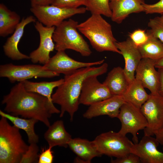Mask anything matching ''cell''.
Wrapping results in <instances>:
<instances>
[{
  "label": "cell",
  "instance_id": "cell-26",
  "mask_svg": "<svg viewBox=\"0 0 163 163\" xmlns=\"http://www.w3.org/2000/svg\"><path fill=\"white\" fill-rule=\"evenodd\" d=\"M148 38L137 47L142 58L158 60L163 56V43L148 30Z\"/></svg>",
  "mask_w": 163,
  "mask_h": 163
},
{
  "label": "cell",
  "instance_id": "cell-24",
  "mask_svg": "<svg viewBox=\"0 0 163 163\" xmlns=\"http://www.w3.org/2000/svg\"><path fill=\"white\" fill-rule=\"evenodd\" d=\"M0 115L1 117L7 118L19 129L24 130L27 134L29 144L38 142L39 138L35 131L34 126L38 120L34 118H21L18 116L12 115L1 110H0Z\"/></svg>",
  "mask_w": 163,
  "mask_h": 163
},
{
  "label": "cell",
  "instance_id": "cell-5",
  "mask_svg": "<svg viewBox=\"0 0 163 163\" xmlns=\"http://www.w3.org/2000/svg\"><path fill=\"white\" fill-rule=\"evenodd\" d=\"M78 24L77 21L69 19L56 27L53 36L56 50H72L84 56L91 54L89 46L78 32Z\"/></svg>",
  "mask_w": 163,
  "mask_h": 163
},
{
  "label": "cell",
  "instance_id": "cell-9",
  "mask_svg": "<svg viewBox=\"0 0 163 163\" xmlns=\"http://www.w3.org/2000/svg\"><path fill=\"white\" fill-rule=\"evenodd\" d=\"M117 118L121 124V129L118 132L124 136H126L127 133H131L134 143H137L138 132L144 129L148 125L147 120L140 109L125 102L121 106Z\"/></svg>",
  "mask_w": 163,
  "mask_h": 163
},
{
  "label": "cell",
  "instance_id": "cell-32",
  "mask_svg": "<svg viewBox=\"0 0 163 163\" xmlns=\"http://www.w3.org/2000/svg\"><path fill=\"white\" fill-rule=\"evenodd\" d=\"M86 0H55L52 4L56 6L70 8H77L86 4Z\"/></svg>",
  "mask_w": 163,
  "mask_h": 163
},
{
  "label": "cell",
  "instance_id": "cell-34",
  "mask_svg": "<svg viewBox=\"0 0 163 163\" xmlns=\"http://www.w3.org/2000/svg\"><path fill=\"white\" fill-rule=\"evenodd\" d=\"M111 163H141L139 157L136 154L130 152L121 157L111 159Z\"/></svg>",
  "mask_w": 163,
  "mask_h": 163
},
{
  "label": "cell",
  "instance_id": "cell-14",
  "mask_svg": "<svg viewBox=\"0 0 163 163\" xmlns=\"http://www.w3.org/2000/svg\"><path fill=\"white\" fill-rule=\"evenodd\" d=\"M156 60L142 58L136 70L135 78L139 81L144 88H147L154 95L159 94V74L155 69Z\"/></svg>",
  "mask_w": 163,
  "mask_h": 163
},
{
  "label": "cell",
  "instance_id": "cell-39",
  "mask_svg": "<svg viewBox=\"0 0 163 163\" xmlns=\"http://www.w3.org/2000/svg\"><path fill=\"white\" fill-rule=\"evenodd\" d=\"M155 67L158 69H163V56L160 59L156 61Z\"/></svg>",
  "mask_w": 163,
  "mask_h": 163
},
{
  "label": "cell",
  "instance_id": "cell-33",
  "mask_svg": "<svg viewBox=\"0 0 163 163\" xmlns=\"http://www.w3.org/2000/svg\"><path fill=\"white\" fill-rule=\"evenodd\" d=\"M142 6L144 8V12L146 14H163V0H159L157 2L152 4L144 3Z\"/></svg>",
  "mask_w": 163,
  "mask_h": 163
},
{
  "label": "cell",
  "instance_id": "cell-12",
  "mask_svg": "<svg viewBox=\"0 0 163 163\" xmlns=\"http://www.w3.org/2000/svg\"><path fill=\"white\" fill-rule=\"evenodd\" d=\"M104 61L103 59L92 62H80L69 56L65 51H57L54 56L50 57L48 62L43 66L47 70L66 75L80 68L101 65Z\"/></svg>",
  "mask_w": 163,
  "mask_h": 163
},
{
  "label": "cell",
  "instance_id": "cell-10",
  "mask_svg": "<svg viewBox=\"0 0 163 163\" xmlns=\"http://www.w3.org/2000/svg\"><path fill=\"white\" fill-rule=\"evenodd\" d=\"M140 110L148 123L144 135H155L163 128V97L150 94Z\"/></svg>",
  "mask_w": 163,
  "mask_h": 163
},
{
  "label": "cell",
  "instance_id": "cell-3",
  "mask_svg": "<svg viewBox=\"0 0 163 163\" xmlns=\"http://www.w3.org/2000/svg\"><path fill=\"white\" fill-rule=\"evenodd\" d=\"M77 28L97 51H109L121 54L116 46L117 41L113 34L111 26L101 15L91 14L85 21L78 24Z\"/></svg>",
  "mask_w": 163,
  "mask_h": 163
},
{
  "label": "cell",
  "instance_id": "cell-22",
  "mask_svg": "<svg viewBox=\"0 0 163 163\" xmlns=\"http://www.w3.org/2000/svg\"><path fill=\"white\" fill-rule=\"evenodd\" d=\"M103 83L112 95H122L129 84L123 69L120 66L113 68L108 73Z\"/></svg>",
  "mask_w": 163,
  "mask_h": 163
},
{
  "label": "cell",
  "instance_id": "cell-17",
  "mask_svg": "<svg viewBox=\"0 0 163 163\" xmlns=\"http://www.w3.org/2000/svg\"><path fill=\"white\" fill-rule=\"evenodd\" d=\"M125 102L122 95H113L89 105L83 117L88 119L102 115L117 117L121 106Z\"/></svg>",
  "mask_w": 163,
  "mask_h": 163
},
{
  "label": "cell",
  "instance_id": "cell-35",
  "mask_svg": "<svg viewBox=\"0 0 163 163\" xmlns=\"http://www.w3.org/2000/svg\"><path fill=\"white\" fill-rule=\"evenodd\" d=\"M51 148L43 149L40 155L38 163H52L53 160V152Z\"/></svg>",
  "mask_w": 163,
  "mask_h": 163
},
{
  "label": "cell",
  "instance_id": "cell-6",
  "mask_svg": "<svg viewBox=\"0 0 163 163\" xmlns=\"http://www.w3.org/2000/svg\"><path fill=\"white\" fill-rule=\"evenodd\" d=\"M100 154L116 158L130 152L134 144L126 136L113 131L103 133L93 140Z\"/></svg>",
  "mask_w": 163,
  "mask_h": 163
},
{
  "label": "cell",
  "instance_id": "cell-36",
  "mask_svg": "<svg viewBox=\"0 0 163 163\" xmlns=\"http://www.w3.org/2000/svg\"><path fill=\"white\" fill-rule=\"evenodd\" d=\"M55 0H30L31 7L46 5L52 4Z\"/></svg>",
  "mask_w": 163,
  "mask_h": 163
},
{
  "label": "cell",
  "instance_id": "cell-1",
  "mask_svg": "<svg viewBox=\"0 0 163 163\" xmlns=\"http://www.w3.org/2000/svg\"><path fill=\"white\" fill-rule=\"evenodd\" d=\"M2 104L5 105V111L12 115L27 119L34 118L48 127L49 118L60 110L53 101L38 93L28 91L20 82L11 89L9 93L3 96Z\"/></svg>",
  "mask_w": 163,
  "mask_h": 163
},
{
  "label": "cell",
  "instance_id": "cell-28",
  "mask_svg": "<svg viewBox=\"0 0 163 163\" xmlns=\"http://www.w3.org/2000/svg\"><path fill=\"white\" fill-rule=\"evenodd\" d=\"M110 0H86L85 8L91 14L103 15L111 18L112 12L109 5Z\"/></svg>",
  "mask_w": 163,
  "mask_h": 163
},
{
  "label": "cell",
  "instance_id": "cell-19",
  "mask_svg": "<svg viewBox=\"0 0 163 163\" xmlns=\"http://www.w3.org/2000/svg\"><path fill=\"white\" fill-rule=\"evenodd\" d=\"M144 0H110L112 21L121 23L130 14L144 12Z\"/></svg>",
  "mask_w": 163,
  "mask_h": 163
},
{
  "label": "cell",
  "instance_id": "cell-2",
  "mask_svg": "<svg viewBox=\"0 0 163 163\" xmlns=\"http://www.w3.org/2000/svg\"><path fill=\"white\" fill-rule=\"evenodd\" d=\"M108 68V64L104 63L98 67L80 68L65 75L63 83L57 87L52 96L53 103L60 106V117H62L67 112L70 116V121H72L80 104L79 100L84 81L90 76H98L104 74L107 71Z\"/></svg>",
  "mask_w": 163,
  "mask_h": 163
},
{
  "label": "cell",
  "instance_id": "cell-31",
  "mask_svg": "<svg viewBox=\"0 0 163 163\" xmlns=\"http://www.w3.org/2000/svg\"><path fill=\"white\" fill-rule=\"evenodd\" d=\"M129 37L138 47L146 41L148 35L145 30L138 29L130 33Z\"/></svg>",
  "mask_w": 163,
  "mask_h": 163
},
{
  "label": "cell",
  "instance_id": "cell-30",
  "mask_svg": "<svg viewBox=\"0 0 163 163\" xmlns=\"http://www.w3.org/2000/svg\"><path fill=\"white\" fill-rule=\"evenodd\" d=\"M39 148L37 143L30 144L26 152L23 155L20 163H38Z\"/></svg>",
  "mask_w": 163,
  "mask_h": 163
},
{
  "label": "cell",
  "instance_id": "cell-11",
  "mask_svg": "<svg viewBox=\"0 0 163 163\" xmlns=\"http://www.w3.org/2000/svg\"><path fill=\"white\" fill-rule=\"evenodd\" d=\"M34 27L39 35L40 43L38 47L31 52L29 56L33 63L44 65L48 62L50 53L55 49L53 36L56 27L45 26L38 21L35 22Z\"/></svg>",
  "mask_w": 163,
  "mask_h": 163
},
{
  "label": "cell",
  "instance_id": "cell-16",
  "mask_svg": "<svg viewBox=\"0 0 163 163\" xmlns=\"http://www.w3.org/2000/svg\"><path fill=\"white\" fill-rule=\"evenodd\" d=\"M117 48L120 51L125 61L123 69L129 83L135 78V72L142 59L137 46L129 38L125 41L116 43Z\"/></svg>",
  "mask_w": 163,
  "mask_h": 163
},
{
  "label": "cell",
  "instance_id": "cell-15",
  "mask_svg": "<svg viewBox=\"0 0 163 163\" xmlns=\"http://www.w3.org/2000/svg\"><path fill=\"white\" fill-rule=\"evenodd\" d=\"M159 143L152 136L144 135L139 142L134 143L131 149L143 163H163V153L157 149Z\"/></svg>",
  "mask_w": 163,
  "mask_h": 163
},
{
  "label": "cell",
  "instance_id": "cell-27",
  "mask_svg": "<svg viewBox=\"0 0 163 163\" xmlns=\"http://www.w3.org/2000/svg\"><path fill=\"white\" fill-rule=\"evenodd\" d=\"M64 78L52 82H34L25 80L21 82L25 89L28 91L36 93L47 97L52 101V94L53 89L63 82Z\"/></svg>",
  "mask_w": 163,
  "mask_h": 163
},
{
  "label": "cell",
  "instance_id": "cell-29",
  "mask_svg": "<svg viewBox=\"0 0 163 163\" xmlns=\"http://www.w3.org/2000/svg\"><path fill=\"white\" fill-rule=\"evenodd\" d=\"M148 26L150 28V32L163 43V14L150 19Z\"/></svg>",
  "mask_w": 163,
  "mask_h": 163
},
{
  "label": "cell",
  "instance_id": "cell-37",
  "mask_svg": "<svg viewBox=\"0 0 163 163\" xmlns=\"http://www.w3.org/2000/svg\"><path fill=\"white\" fill-rule=\"evenodd\" d=\"M158 71L159 74L160 85L158 94L163 97V69H158Z\"/></svg>",
  "mask_w": 163,
  "mask_h": 163
},
{
  "label": "cell",
  "instance_id": "cell-13",
  "mask_svg": "<svg viewBox=\"0 0 163 163\" xmlns=\"http://www.w3.org/2000/svg\"><path fill=\"white\" fill-rule=\"evenodd\" d=\"M97 77L90 76L84 81L79 98L80 104L89 106L113 96L107 86L99 82Z\"/></svg>",
  "mask_w": 163,
  "mask_h": 163
},
{
  "label": "cell",
  "instance_id": "cell-21",
  "mask_svg": "<svg viewBox=\"0 0 163 163\" xmlns=\"http://www.w3.org/2000/svg\"><path fill=\"white\" fill-rule=\"evenodd\" d=\"M44 137L49 147L52 148L58 146L67 148L72 138L71 135L66 130L62 120H57L50 125L45 133Z\"/></svg>",
  "mask_w": 163,
  "mask_h": 163
},
{
  "label": "cell",
  "instance_id": "cell-38",
  "mask_svg": "<svg viewBox=\"0 0 163 163\" xmlns=\"http://www.w3.org/2000/svg\"><path fill=\"white\" fill-rule=\"evenodd\" d=\"M155 136V138L159 144L163 145V128L161 129Z\"/></svg>",
  "mask_w": 163,
  "mask_h": 163
},
{
  "label": "cell",
  "instance_id": "cell-23",
  "mask_svg": "<svg viewBox=\"0 0 163 163\" xmlns=\"http://www.w3.org/2000/svg\"><path fill=\"white\" fill-rule=\"evenodd\" d=\"M16 12L9 9L4 4H0V36L5 37L12 34L21 22Z\"/></svg>",
  "mask_w": 163,
  "mask_h": 163
},
{
  "label": "cell",
  "instance_id": "cell-25",
  "mask_svg": "<svg viewBox=\"0 0 163 163\" xmlns=\"http://www.w3.org/2000/svg\"><path fill=\"white\" fill-rule=\"evenodd\" d=\"M144 88L141 82L135 78L129 83L122 96L126 102L130 103L140 109L149 96Z\"/></svg>",
  "mask_w": 163,
  "mask_h": 163
},
{
  "label": "cell",
  "instance_id": "cell-8",
  "mask_svg": "<svg viewBox=\"0 0 163 163\" xmlns=\"http://www.w3.org/2000/svg\"><path fill=\"white\" fill-rule=\"evenodd\" d=\"M60 74L46 69L43 66L34 64L16 65L12 63L0 66V76L7 78L12 83L21 82L33 78H51Z\"/></svg>",
  "mask_w": 163,
  "mask_h": 163
},
{
  "label": "cell",
  "instance_id": "cell-18",
  "mask_svg": "<svg viewBox=\"0 0 163 163\" xmlns=\"http://www.w3.org/2000/svg\"><path fill=\"white\" fill-rule=\"evenodd\" d=\"M36 18L32 15L23 18L12 34L8 37L3 46L5 55L12 60H18L30 59L27 56L21 52L18 49V43L23 35L24 29L27 24L36 21Z\"/></svg>",
  "mask_w": 163,
  "mask_h": 163
},
{
  "label": "cell",
  "instance_id": "cell-4",
  "mask_svg": "<svg viewBox=\"0 0 163 163\" xmlns=\"http://www.w3.org/2000/svg\"><path fill=\"white\" fill-rule=\"evenodd\" d=\"M19 129L11 125L8 120H0V163H20L28 145L23 139Z\"/></svg>",
  "mask_w": 163,
  "mask_h": 163
},
{
  "label": "cell",
  "instance_id": "cell-20",
  "mask_svg": "<svg viewBox=\"0 0 163 163\" xmlns=\"http://www.w3.org/2000/svg\"><path fill=\"white\" fill-rule=\"evenodd\" d=\"M68 146L77 156L75 160L77 162L90 163L94 158L102 156L93 140L90 141L80 138H72L68 143Z\"/></svg>",
  "mask_w": 163,
  "mask_h": 163
},
{
  "label": "cell",
  "instance_id": "cell-7",
  "mask_svg": "<svg viewBox=\"0 0 163 163\" xmlns=\"http://www.w3.org/2000/svg\"><path fill=\"white\" fill-rule=\"evenodd\" d=\"M30 10L37 21L48 27H56L65 19L87 11L84 7L70 8L53 5L32 6Z\"/></svg>",
  "mask_w": 163,
  "mask_h": 163
}]
</instances>
